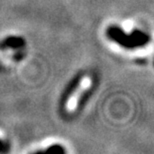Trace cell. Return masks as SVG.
Masks as SVG:
<instances>
[{"instance_id":"3","label":"cell","mask_w":154,"mask_h":154,"mask_svg":"<svg viewBox=\"0 0 154 154\" xmlns=\"http://www.w3.org/2000/svg\"><path fill=\"white\" fill-rule=\"evenodd\" d=\"M48 151L49 152H52V151H63V149L60 148L59 146H57V147H55V148H49Z\"/></svg>"},{"instance_id":"1","label":"cell","mask_w":154,"mask_h":154,"mask_svg":"<svg viewBox=\"0 0 154 154\" xmlns=\"http://www.w3.org/2000/svg\"><path fill=\"white\" fill-rule=\"evenodd\" d=\"M108 33L113 39L117 40V41L119 43H121L122 45L128 46V47H133V46H136V45L144 44V43L148 40V36L145 35L144 33L136 31L131 36H126L124 33L120 31L119 29L114 28V27L110 28Z\"/></svg>"},{"instance_id":"2","label":"cell","mask_w":154,"mask_h":154,"mask_svg":"<svg viewBox=\"0 0 154 154\" xmlns=\"http://www.w3.org/2000/svg\"><path fill=\"white\" fill-rule=\"evenodd\" d=\"M90 85H91V79L89 78L88 76L83 77V78L81 79L80 84L77 86V88L74 90V92L70 95L69 99H68V101H67L66 108L68 111H73V110L76 109L80 96H81V95L83 94V92H84Z\"/></svg>"}]
</instances>
